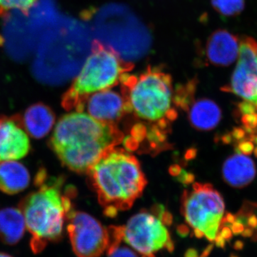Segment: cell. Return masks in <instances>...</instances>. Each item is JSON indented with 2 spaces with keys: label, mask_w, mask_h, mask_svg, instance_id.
Masks as SVG:
<instances>
[{
  "label": "cell",
  "mask_w": 257,
  "mask_h": 257,
  "mask_svg": "<svg viewBox=\"0 0 257 257\" xmlns=\"http://www.w3.org/2000/svg\"><path fill=\"white\" fill-rule=\"evenodd\" d=\"M124 139L116 124L98 121L87 113L72 111L62 116L50 139L51 149L62 165L78 173L87 170L107 150Z\"/></svg>",
  "instance_id": "obj_1"
},
{
  "label": "cell",
  "mask_w": 257,
  "mask_h": 257,
  "mask_svg": "<svg viewBox=\"0 0 257 257\" xmlns=\"http://www.w3.org/2000/svg\"><path fill=\"white\" fill-rule=\"evenodd\" d=\"M63 177H50L40 170L35 178L36 190L30 193L20 204L25 224L32 234L30 248L37 254L50 242L62 238L64 224L73 209L74 189H64Z\"/></svg>",
  "instance_id": "obj_2"
},
{
  "label": "cell",
  "mask_w": 257,
  "mask_h": 257,
  "mask_svg": "<svg viewBox=\"0 0 257 257\" xmlns=\"http://www.w3.org/2000/svg\"><path fill=\"white\" fill-rule=\"evenodd\" d=\"M87 175L104 214L109 217L133 207L147 184L136 157L116 147L107 150Z\"/></svg>",
  "instance_id": "obj_3"
},
{
  "label": "cell",
  "mask_w": 257,
  "mask_h": 257,
  "mask_svg": "<svg viewBox=\"0 0 257 257\" xmlns=\"http://www.w3.org/2000/svg\"><path fill=\"white\" fill-rule=\"evenodd\" d=\"M120 84L128 114L157 126L162 133L177 118L173 81L162 67L149 66L139 75L128 72Z\"/></svg>",
  "instance_id": "obj_4"
},
{
  "label": "cell",
  "mask_w": 257,
  "mask_h": 257,
  "mask_svg": "<svg viewBox=\"0 0 257 257\" xmlns=\"http://www.w3.org/2000/svg\"><path fill=\"white\" fill-rule=\"evenodd\" d=\"M133 67L132 62L121 58L111 47L94 40L90 55L64 94L62 106L69 111H83L88 96L120 84L121 77Z\"/></svg>",
  "instance_id": "obj_5"
},
{
  "label": "cell",
  "mask_w": 257,
  "mask_h": 257,
  "mask_svg": "<svg viewBox=\"0 0 257 257\" xmlns=\"http://www.w3.org/2000/svg\"><path fill=\"white\" fill-rule=\"evenodd\" d=\"M224 212V199L210 184L194 183L184 191L182 214L197 237L219 243Z\"/></svg>",
  "instance_id": "obj_6"
},
{
  "label": "cell",
  "mask_w": 257,
  "mask_h": 257,
  "mask_svg": "<svg viewBox=\"0 0 257 257\" xmlns=\"http://www.w3.org/2000/svg\"><path fill=\"white\" fill-rule=\"evenodd\" d=\"M143 210L132 216L123 226V240L142 257H155L161 250L175 248L167 225L171 216L164 209Z\"/></svg>",
  "instance_id": "obj_7"
},
{
  "label": "cell",
  "mask_w": 257,
  "mask_h": 257,
  "mask_svg": "<svg viewBox=\"0 0 257 257\" xmlns=\"http://www.w3.org/2000/svg\"><path fill=\"white\" fill-rule=\"evenodd\" d=\"M67 230L72 250L78 257H99L107 249L110 239L109 227L83 211L69 212Z\"/></svg>",
  "instance_id": "obj_8"
},
{
  "label": "cell",
  "mask_w": 257,
  "mask_h": 257,
  "mask_svg": "<svg viewBox=\"0 0 257 257\" xmlns=\"http://www.w3.org/2000/svg\"><path fill=\"white\" fill-rule=\"evenodd\" d=\"M229 89L245 101L246 108L257 109V42L251 37L240 41L237 64Z\"/></svg>",
  "instance_id": "obj_9"
},
{
  "label": "cell",
  "mask_w": 257,
  "mask_h": 257,
  "mask_svg": "<svg viewBox=\"0 0 257 257\" xmlns=\"http://www.w3.org/2000/svg\"><path fill=\"white\" fill-rule=\"evenodd\" d=\"M30 150V139L20 116H0V163L23 158Z\"/></svg>",
  "instance_id": "obj_10"
},
{
  "label": "cell",
  "mask_w": 257,
  "mask_h": 257,
  "mask_svg": "<svg viewBox=\"0 0 257 257\" xmlns=\"http://www.w3.org/2000/svg\"><path fill=\"white\" fill-rule=\"evenodd\" d=\"M94 119L103 122L113 123L128 114L126 101L119 93L108 89L94 93L88 96L84 109ZM84 111V110H83Z\"/></svg>",
  "instance_id": "obj_11"
},
{
  "label": "cell",
  "mask_w": 257,
  "mask_h": 257,
  "mask_svg": "<svg viewBox=\"0 0 257 257\" xmlns=\"http://www.w3.org/2000/svg\"><path fill=\"white\" fill-rule=\"evenodd\" d=\"M239 47L240 40L235 35L226 30H216L206 43V59L214 65H231L238 59Z\"/></svg>",
  "instance_id": "obj_12"
},
{
  "label": "cell",
  "mask_w": 257,
  "mask_h": 257,
  "mask_svg": "<svg viewBox=\"0 0 257 257\" xmlns=\"http://www.w3.org/2000/svg\"><path fill=\"white\" fill-rule=\"evenodd\" d=\"M223 178L231 187L243 188L251 183L256 175V165L247 155L236 153L225 161Z\"/></svg>",
  "instance_id": "obj_13"
},
{
  "label": "cell",
  "mask_w": 257,
  "mask_h": 257,
  "mask_svg": "<svg viewBox=\"0 0 257 257\" xmlns=\"http://www.w3.org/2000/svg\"><path fill=\"white\" fill-rule=\"evenodd\" d=\"M22 126L33 138L41 139L48 135L55 122V114L43 103L32 104L20 118Z\"/></svg>",
  "instance_id": "obj_14"
},
{
  "label": "cell",
  "mask_w": 257,
  "mask_h": 257,
  "mask_svg": "<svg viewBox=\"0 0 257 257\" xmlns=\"http://www.w3.org/2000/svg\"><path fill=\"white\" fill-rule=\"evenodd\" d=\"M192 101L186 108L191 124L200 131H210L215 128L221 119L219 106L209 99H198L191 103Z\"/></svg>",
  "instance_id": "obj_15"
},
{
  "label": "cell",
  "mask_w": 257,
  "mask_h": 257,
  "mask_svg": "<svg viewBox=\"0 0 257 257\" xmlns=\"http://www.w3.org/2000/svg\"><path fill=\"white\" fill-rule=\"evenodd\" d=\"M30 183V172L23 164L15 160L0 163V191L13 195L28 188Z\"/></svg>",
  "instance_id": "obj_16"
},
{
  "label": "cell",
  "mask_w": 257,
  "mask_h": 257,
  "mask_svg": "<svg viewBox=\"0 0 257 257\" xmlns=\"http://www.w3.org/2000/svg\"><path fill=\"white\" fill-rule=\"evenodd\" d=\"M26 224L20 208L0 209V239L5 244L14 246L23 239Z\"/></svg>",
  "instance_id": "obj_17"
},
{
  "label": "cell",
  "mask_w": 257,
  "mask_h": 257,
  "mask_svg": "<svg viewBox=\"0 0 257 257\" xmlns=\"http://www.w3.org/2000/svg\"><path fill=\"white\" fill-rule=\"evenodd\" d=\"M211 4L223 16L234 17L243 11L245 0H211Z\"/></svg>",
  "instance_id": "obj_18"
},
{
  "label": "cell",
  "mask_w": 257,
  "mask_h": 257,
  "mask_svg": "<svg viewBox=\"0 0 257 257\" xmlns=\"http://www.w3.org/2000/svg\"><path fill=\"white\" fill-rule=\"evenodd\" d=\"M38 0H0V15L5 16L13 10L27 15Z\"/></svg>",
  "instance_id": "obj_19"
},
{
  "label": "cell",
  "mask_w": 257,
  "mask_h": 257,
  "mask_svg": "<svg viewBox=\"0 0 257 257\" xmlns=\"http://www.w3.org/2000/svg\"><path fill=\"white\" fill-rule=\"evenodd\" d=\"M107 255L109 257H139L133 249L127 246H120V244L107 253Z\"/></svg>",
  "instance_id": "obj_20"
},
{
  "label": "cell",
  "mask_w": 257,
  "mask_h": 257,
  "mask_svg": "<svg viewBox=\"0 0 257 257\" xmlns=\"http://www.w3.org/2000/svg\"><path fill=\"white\" fill-rule=\"evenodd\" d=\"M0 257H13V256H11V255L9 254V253L1 252V251H0Z\"/></svg>",
  "instance_id": "obj_21"
}]
</instances>
